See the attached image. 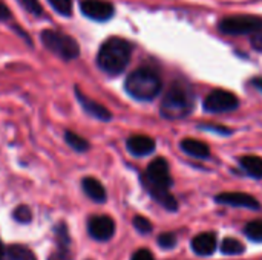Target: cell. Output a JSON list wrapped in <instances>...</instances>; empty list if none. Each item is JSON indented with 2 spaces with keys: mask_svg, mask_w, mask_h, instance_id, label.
<instances>
[{
  "mask_svg": "<svg viewBox=\"0 0 262 260\" xmlns=\"http://www.w3.org/2000/svg\"><path fill=\"white\" fill-rule=\"evenodd\" d=\"M75 97H77L80 106L83 107V110H84L88 115L97 118L98 121H104V123H107V121L112 120V113H111L103 104H100V103L91 100L89 97H86L78 87H75Z\"/></svg>",
  "mask_w": 262,
  "mask_h": 260,
  "instance_id": "4fadbf2b",
  "label": "cell"
},
{
  "mask_svg": "<svg viewBox=\"0 0 262 260\" xmlns=\"http://www.w3.org/2000/svg\"><path fill=\"white\" fill-rule=\"evenodd\" d=\"M243 231L249 241H252L255 244H262V221L247 222Z\"/></svg>",
  "mask_w": 262,
  "mask_h": 260,
  "instance_id": "44dd1931",
  "label": "cell"
},
{
  "mask_svg": "<svg viewBox=\"0 0 262 260\" xmlns=\"http://www.w3.org/2000/svg\"><path fill=\"white\" fill-rule=\"evenodd\" d=\"M81 187H83V192L86 193V196L91 201H94L97 204H104L107 201L106 188H104V185L98 179L88 176V178H84L81 181Z\"/></svg>",
  "mask_w": 262,
  "mask_h": 260,
  "instance_id": "e0dca14e",
  "label": "cell"
},
{
  "mask_svg": "<svg viewBox=\"0 0 262 260\" xmlns=\"http://www.w3.org/2000/svg\"><path fill=\"white\" fill-rule=\"evenodd\" d=\"M144 190L149 193V196L160 205L163 207L164 210L170 211V213H175L178 211L180 208V204L177 201V198L170 193V190H163V188H155V187H150V185H144Z\"/></svg>",
  "mask_w": 262,
  "mask_h": 260,
  "instance_id": "5bb4252c",
  "label": "cell"
},
{
  "mask_svg": "<svg viewBox=\"0 0 262 260\" xmlns=\"http://www.w3.org/2000/svg\"><path fill=\"white\" fill-rule=\"evenodd\" d=\"M126 149L132 156L144 158V156H149L155 152L157 141L147 135H132L126 141Z\"/></svg>",
  "mask_w": 262,
  "mask_h": 260,
  "instance_id": "7c38bea8",
  "label": "cell"
},
{
  "mask_svg": "<svg viewBox=\"0 0 262 260\" xmlns=\"http://www.w3.org/2000/svg\"><path fill=\"white\" fill-rule=\"evenodd\" d=\"M124 89L129 97L137 101H154L163 90L161 75L152 67H138L132 70L126 81Z\"/></svg>",
  "mask_w": 262,
  "mask_h": 260,
  "instance_id": "3957f363",
  "label": "cell"
},
{
  "mask_svg": "<svg viewBox=\"0 0 262 260\" xmlns=\"http://www.w3.org/2000/svg\"><path fill=\"white\" fill-rule=\"evenodd\" d=\"M130 260H155V257H154L152 251H149L147 248H140L132 254Z\"/></svg>",
  "mask_w": 262,
  "mask_h": 260,
  "instance_id": "f1b7e54d",
  "label": "cell"
},
{
  "mask_svg": "<svg viewBox=\"0 0 262 260\" xmlns=\"http://www.w3.org/2000/svg\"><path fill=\"white\" fill-rule=\"evenodd\" d=\"M198 129L201 130H206V132H213V133H218L220 136H230L233 133V129L227 127L226 124H213V123H204V124H200Z\"/></svg>",
  "mask_w": 262,
  "mask_h": 260,
  "instance_id": "4316f807",
  "label": "cell"
},
{
  "mask_svg": "<svg viewBox=\"0 0 262 260\" xmlns=\"http://www.w3.org/2000/svg\"><path fill=\"white\" fill-rule=\"evenodd\" d=\"M196 97L192 86L186 81H173L164 92L160 113L169 121H180L187 118L195 109Z\"/></svg>",
  "mask_w": 262,
  "mask_h": 260,
  "instance_id": "6da1fadb",
  "label": "cell"
},
{
  "mask_svg": "<svg viewBox=\"0 0 262 260\" xmlns=\"http://www.w3.org/2000/svg\"><path fill=\"white\" fill-rule=\"evenodd\" d=\"M241 169L246 172L247 176L253 179H262V158L256 155H246L238 159Z\"/></svg>",
  "mask_w": 262,
  "mask_h": 260,
  "instance_id": "ac0fdd59",
  "label": "cell"
},
{
  "mask_svg": "<svg viewBox=\"0 0 262 260\" xmlns=\"http://www.w3.org/2000/svg\"><path fill=\"white\" fill-rule=\"evenodd\" d=\"M26 12H29L31 15L34 17H43L45 15V11H43V6L38 0H15Z\"/></svg>",
  "mask_w": 262,
  "mask_h": 260,
  "instance_id": "484cf974",
  "label": "cell"
},
{
  "mask_svg": "<svg viewBox=\"0 0 262 260\" xmlns=\"http://www.w3.org/2000/svg\"><path fill=\"white\" fill-rule=\"evenodd\" d=\"M55 242H57V250L51 254L49 260H68L69 257V244H71V238L68 233V227L60 222L55 227Z\"/></svg>",
  "mask_w": 262,
  "mask_h": 260,
  "instance_id": "2e32d148",
  "label": "cell"
},
{
  "mask_svg": "<svg viewBox=\"0 0 262 260\" xmlns=\"http://www.w3.org/2000/svg\"><path fill=\"white\" fill-rule=\"evenodd\" d=\"M40 40H41V44L49 52H52L54 55H57L58 58H61L64 61H72V60L78 58V55H80L78 41L72 35H68L61 31L43 29L40 34Z\"/></svg>",
  "mask_w": 262,
  "mask_h": 260,
  "instance_id": "277c9868",
  "label": "cell"
},
{
  "mask_svg": "<svg viewBox=\"0 0 262 260\" xmlns=\"http://www.w3.org/2000/svg\"><path fill=\"white\" fill-rule=\"evenodd\" d=\"M157 244L161 250H166V251H170L173 248H177L178 245V238L175 233H161L158 238H157Z\"/></svg>",
  "mask_w": 262,
  "mask_h": 260,
  "instance_id": "cb8c5ba5",
  "label": "cell"
},
{
  "mask_svg": "<svg viewBox=\"0 0 262 260\" xmlns=\"http://www.w3.org/2000/svg\"><path fill=\"white\" fill-rule=\"evenodd\" d=\"M64 138H66L68 146H69L72 150H75V152H88V150H89V143H88L84 138H81L80 135H77V133L68 130V132L64 133Z\"/></svg>",
  "mask_w": 262,
  "mask_h": 260,
  "instance_id": "7402d4cb",
  "label": "cell"
},
{
  "mask_svg": "<svg viewBox=\"0 0 262 260\" xmlns=\"http://www.w3.org/2000/svg\"><path fill=\"white\" fill-rule=\"evenodd\" d=\"M51 8L61 17L72 15V0H48Z\"/></svg>",
  "mask_w": 262,
  "mask_h": 260,
  "instance_id": "d4e9b609",
  "label": "cell"
},
{
  "mask_svg": "<svg viewBox=\"0 0 262 260\" xmlns=\"http://www.w3.org/2000/svg\"><path fill=\"white\" fill-rule=\"evenodd\" d=\"M0 260H37L34 253L23 245H11L3 248Z\"/></svg>",
  "mask_w": 262,
  "mask_h": 260,
  "instance_id": "d6986e66",
  "label": "cell"
},
{
  "mask_svg": "<svg viewBox=\"0 0 262 260\" xmlns=\"http://www.w3.org/2000/svg\"><path fill=\"white\" fill-rule=\"evenodd\" d=\"M132 225H134L135 231H137L138 234H141V236H147V234H150V233L154 231V225H152V222H150L147 218L141 216V215L134 216V219H132Z\"/></svg>",
  "mask_w": 262,
  "mask_h": 260,
  "instance_id": "603a6c76",
  "label": "cell"
},
{
  "mask_svg": "<svg viewBox=\"0 0 262 260\" xmlns=\"http://www.w3.org/2000/svg\"><path fill=\"white\" fill-rule=\"evenodd\" d=\"M220 250L224 256H241L246 253V245L235 238H226L223 239Z\"/></svg>",
  "mask_w": 262,
  "mask_h": 260,
  "instance_id": "ffe728a7",
  "label": "cell"
},
{
  "mask_svg": "<svg viewBox=\"0 0 262 260\" xmlns=\"http://www.w3.org/2000/svg\"><path fill=\"white\" fill-rule=\"evenodd\" d=\"M190 247H192V251L196 256H200V257H209L218 248V236H216L215 231L200 233V234H196L190 241Z\"/></svg>",
  "mask_w": 262,
  "mask_h": 260,
  "instance_id": "8fae6325",
  "label": "cell"
},
{
  "mask_svg": "<svg viewBox=\"0 0 262 260\" xmlns=\"http://www.w3.org/2000/svg\"><path fill=\"white\" fill-rule=\"evenodd\" d=\"M215 202L220 205L226 207H233V208H246L250 211H261L262 204L252 195L243 193V192H224L216 195Z\"/></svg>",
  "mask_w": 262,
  "mask_h": 260,
  "instance_id": "ba28073f",
  "label": "cell"
},
{
  "mask_svg": "<svg viewBox=\"0 0 262 260\" xmlns=\"http://www.w3.org/2000/svg\"><path fill=\"white\" fill-rule=\"evenodd\" d=\"M241 101L239 98L226 89H213L207 93V97L203 101V109L207 113L221 115V113H232L239 107Z\"/></svg>",
  "mask_w": 262,
  "mask_h": 260,
  "instance_id": "8992f818",
  "label": "cell"
},
{
  "mask_svg": "<svg viewBox=\"0 0 262 260\" xmlns=\"http://www.w3.org/2000/svg\"><path fill=\"white\" fill-rule=\"evenodd\" d=\"M252 83H253V86H255V87H256L258 90H261V92H262V78H255V80H253Z\"/></svg>",
  "mask_w": 262,
  "mask_h": 260,
  "instance_id": "1f68e13d",
  "label": "cell"
},
{
  "mask_svg": "<svg viewBox=\"0 0 262 260\" xmlns=\"http://www.w3.org/2000/svg\"><path fill=\"white\" fill-rule=\"evenodd\" d=\"M2 253H3V247H2V244H0V256H2Z\"/></svg>",
  "mask_w": 262,
  "mask_h": 260,
  "instance_id": "d6a6232c",
  "label": "cell"
},
{
  "mask_svg": "<svg viewBox=\"0 0 262 260\" xmlns=\"http://www.w3.org/2000/svg\"><path fill=\"white\" fill-rule=\"evenodd\" d=\"M11 17H12V14H11L9 8L0 0V21H8Z\"/></svg>",
  "mask_w": 262,
  "mask_h": 260,
  "instance_id": "f546056e",
  "label": "cell"
},
{
  "mask_svg": "<svg viewBox=\"0 0 262 260\" xmlns=\"http://www.w3.org/2000/svg\"><path fill=\"white\" fill-rule=\"evenodd\" d=\"M252 46L258 52H262V31L261 32H256L255 35H252Z\"/></svg>",
  "mask_w": 262,
  "mask_h": 260,
  "instance_id": "4dcf8cb0",
  "label": "cell"
},
{
  "mask_svg": "<svg viewBox=\"0 0 262 260\" xmlns=\"http://www.w3.org/2000/svg\"><path fill=\"white\" fill-rule=\"evenodd\" d=\"M141 184L155 188L170 190L173 185V178L170 175V166L166 158H155L149 162L144 175L141 176Z\"/></svg>",
  "mask_w": 262,
  "mask_h": 260,
  "instance_id": "52a82bcc",
  "label": "cell"
},
{
  "mask_svg": "<svg viewBox=\"0 0 262 260\" xmlns=\"http://www.w3.org/2000/svg\"><path fill=\"white\" fill-rule=\"evenodd\" d=\"M88 233L98 242H107L115 234V222L111 216H92L88 221Z\"/></svg>",
  "mask_w": 262,
  "mask_h": 260,
  "instance_id": "30bf717a",
  "label": "cell"
},
{
  "mask_svg": "<svg viewBox=\"0 0 262 260\" xmlns=\"http://www.w3.org/2000/svg\"><path fill=\"white\" fill-rule=\"evenodd\" d=\"M218 29L227 35H255L262 31V18L249 14L229 15L220 20Z\"/></svg>",
  "mask_w": 262,
  "mask_h": 260,
  "instance_id": "5b68a950",
  "label": "cell"
},
{
  "mask_svg": "<svg viewBox=\"0 0 262 260\" xmlns=\"http://www.w3.org/2000/svg\"><path fill=\"white\" fill-rule=\"evenodd\" d=\"M12 218H14L17 222H20V224H29L31 219H32V213H31L29 207L20 205V207H17V208L14 210Z\"/></svg>",
  "mask_w": 262,
  "mask_h": 260,
  "instance_id": "83f0119b",
  "label": "cell"
},
{
  "mask_svg": "<svg viewBox=\"0 0 262 260\" xmlns=\"http://www.w3.org/2000/svg\"><path fill=\"white\" fill-rule=\"evenodd\" d=\"M80 11L84 17L94 21H107L115 14L114 5L106 0H81Z\"/></svg>",
  "mask_w": 262,
  "mask_h": 260,
  "instance_id": "9c48e42d",
  "label": "cell"
},
{
  "mask_svg": "<svg viewBox=\"0 0 262 260\" xmlns=\"http://www.w3.org/2000/svg\"><path fill=\"white\" fill-rule=\"evenodd\" d=\"M180 149L186 155H189V156H192L195 159H201V161L209 159L212 156L210 147L204 141H200V139H195V138H184V139H181L180 141Z\"/></svg>",
  "mask_w": 262,
  "mask_h": 260,
  "instance_id": "9a60e30c",
  "label": "cell"
},
{
  "mask_svg": "<svg viewBox=\"0 0 262 260\" xmlns=\"http://www.w3.org/2000/svg\"><path fill=\"white\" fill-rule=\"evenodd\" d=\"M132 52H134V46L130 41L121 37H111L98 49L97 66L104 74L111 77H117L123 74L129 66Z\"/></svg>",
  "mask_w": 262,
  "mask_h": 260,
  "instance_id": "7a4b0ae2",
  "label": "cell"
}]
</instances>
